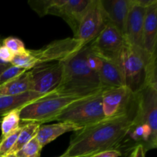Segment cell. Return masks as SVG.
I'll return each mask as SVG.
<instances>
[{
  "label": "cell",
  "instance_id": "f1b7e54d",
  "mask_svg": "<svg viewBox=\"0 0 157 157\" xmlns=\"http://www.w3.org/2000/svg\"><path fill=\"white\" fill-rule=\"evenodd\" d=\"M130 157H145L146 152L142 145H136L130 153Z\"/></svg>",
  "mask_w": 157,
  "mask_h": 157
},
{
  "label": "cell",
  "instance_id": "f546056e",
  "mask_svg": "<svg viewBox=\"0 0 157 157\" xmlns=\"http://www.w3.org/2000/svg\"><path fill=\"white\" fill-rule=\"evenodd\" d=\"M9 65H10V64H6V65H0V74H1L2 72L3 71L5 70V69L7 68V67H9Z\"/></svg>",
  "mask_w": 157,
  "mask_h": 157
},
{
  "label": "cell",
  "instance_id": "4dcf8cb0",
  "mask_svg": "<svg viewBox=\"0 0 157 157\" xmlns=\"http://www.w3.org/2000/svg\"><path fill=\"white\" fill-rule=\"evenodd\" d=\"M1 157H16L15 155H6V156H1Z\"/></svg>",
  "mask_w": 157,
  "mask_h": 157
},
{
  "label": "cell",
  "instance_id": "52a82bcc",
  "mask_svg": "<svg viewBox=\"0 0 157 157\" xmlns=\"http://www.w3.org/2000/svg\"><path fill=\"white\" fill-rule=\"evenodd\" d=\"M85 44L77 38H67L56 40L44 48L37 50H29L33 67L44 63L58 62L66 59L81 50Z\"/></svg>",
  "mask_w": 157,
  "mask_h": 157
},
{
  "label": "cell",
  "instance_id": "d4e9b609",
  "mask_svg": "<svg viewBox=\"0 0 157 157\" xmlns=\"http://www.w3.org/2000/svg\"><path fill=\"white\" fill-rule=\"evenodd\" d=\"M2 44L12 51L15 55L22 54L27 51L22 41L15 37H8L2 40Z\"/></svg>",
  "mask_w": 157,
  "mask_h": 157
},
{
  "label": "cell",
  "instance_id": "ffe728a7",
  "mask_svg": "<svg viewBox=\"0 0 157 157\" xmlns=\"http://www.w3.org/2000/svg\"><path fill=\"white\" fill-rule=\"evenodd\" d=\"M21 130L18 136L15 145L12 147V150L8 155H15L18 151H19L24 146L30 142L33 138L35 137L38 132L40 124H28L25 125L21 126Z\"/></svg>",
  "mask_w": 157,
  "mask_h": 157
},
{
  "label": "cell",
  "instance_id": "4316f807",
  "mask_svg": "<svg viewBox=\"0 0 157 157\" xmlns=\"http://www.w3.org/2000/svg\"><path fill=\"white\" fill-rule=\"evenodd\" d=\"M15 54L3 44L0 45V59L6 64H10L13 59Z\"/></svg>",
  "mask_w": 157,
  "mask_h": 157
},
{
  "label": "cell",
  "instance_id": "277c9868",
  "mask_svg": "<svg viewBox=\"0 0 157 157\" xmlns=\"http://www.w3.org/2000/svg\"><path fill=\"white\" fill-rule=\"evenodd\" d=\"M85 97L58 95L54 92L20 109V125L55 121V119L75 101Z\"/></svg>",
  "mask_w": 157,
  "mask_h": 157
},
{
  "label": "cell",
  "instance_id": "5bb4252c",
  "mask_svg": "<svg viewBox=\"0 0 157 157\" xmlns=\"http://www.w3.org/2000/svg\"><path fill=\"white\" fill-rule=\"evenodd\" d=\"M101 3L107 22L113 25L125 36L130 0H101Z\"/></svg>",
  "mask_w": 157,
  "mask_h": 157
},
{
  "label": "cell",
  "instance_id": "8992f818",
  "mask_svg": "<svg viewBox=\"0 0 157 157\" xmlns=\"http://www.w3.org/2000/svg\"><path fill=\"white\" fill-rule=\"evenodd\" d=\"M125 44L124 35L113 25L107 22L99 35L89 43V48L101 59L118 64Z\"/></svg>",
  "mask_w": 157,
  "mask_h": 157
},
{
  "label": "cell",
  "instance_id": "5b68a950",
  "mask_svg": "<svg viewBox=\"0 0 157 157\" xmlns=\"http://www.w3.org/2000/svg\"><path fill=\"white\" fill-rule=\"evenodd\" d=\"M103 90L104 89L71 104L55 121L70 123L81 129L102 121L105 119L102 108Z\"/></svg>",
  "mask_w": 157,
  "mask_h": 157
},
{
  "label": "cell",
  "instance_id": "484cf974",
  "mask_svg": "<svg viewBox=\"0 0 157 157\" xmlns=\"http://www.w3.org/2000/svg\"><path fill=\"white\" fill-rule=\"evenodd\" d=\"M25 71V70L20 67H15V66L9 65L6 69H5L1 74H0V86L6 83L7 81H10L12 78L18 76L21 73Z\"/></svg>",
  "mask_w": 157,
  "mask_h": 157
},
{
  "label": "cell",
  "instance_id": "3957f363",
  "mask_svg": "<svg viewBox=\"0 0 157 157\" xmlns=\"http://www.w3.org/2000/svg\"><path fill=\"white\" fill-rule=\"evenodd\" d=\"M156 55H150L140 48L127 43L120 58L119 65L124 85L133 94L140 91L147 84L148 67Z\"/></svg>",
  "mask_w": 157,
  "mask_h": 157
},
{
  "label": "cell",
  "instance_id": "83f0119b",
  "mask_svg": "<svg viewBox=\"0 0 157 157\" xmlns=\"http://www.w3.org/2000/svg\"><path fill=\"white\" fill-rule=\"evenodd\" d=\"M121 155V152L117 150H110L97 153L93 157H120Z\"/></svg>",
  "mask_w": 157,
  "mask_h": 157
},
{
  "label": "cell",
  "instance_id": "e575fe53",
  "mask_svg": "<svg viewBox=\"0 0 157 157\" xmlns=\"http://www.w3.org/2000/svg\"><path fill=\"white\" fill-rule=\"evenodd\" d=\"M59 157H66V156H59Z\"/></svg>",
  "mask_w": 157,
  "mask_h": 157
},
{
  "label": "cell",
  "instance_id": "e0dca14e",
  "mask_svg": "<svg viewBox=\"0 0 157 157\" xmlns=\"http://www.w3.org/2000/svg\"><path fill=\"white\" fill-rule=\"evenodd\" d=\"M48 94H41L34 91H28L18 95L0 97V115L2 116L5 113L12 110L21 109V107L31 104L33 101Z\"/></svg>",
  "mask_w": 157,
  "mask_h": 157
},
{
  "label": "cell",
  "instance_id": "d6a6232c",
  "mask_svg": "<svg viewBox=\"0 0 157 157\" xmlns=\"http://www.w3.org/2000/svg\"><path fill=\"white\" fill-rule=\"evenodd\" d=\"M1 44H2V41H0V45H1Z\"/></svg>",
  "mask_w": 157,
  "mask_h": 157
},
{
  "label": "cell",
  "instance_id": "44dd1931",
  "mask_svg": "<svg viewBox=\"0 0 157 157\" xmlns=\"http://www.w3.org/2000/svg\"><path fill=\"white\" fill-rule=\"evenodd\" d=\"M20 109L12 110L2 115L1 119V139L20 128Z\"/></svg>",
  "mask_w": 157,
  "mask_h": 157
},
{
  "label": "cell",
  "instance_id": "ac0fdd59",
  "mask_svg": "<svg viewBox=\"0 0 157 157\" xmlns=\"http://www.w3.org/2000/svg\"><path fill=\"white\" fill-rule=\"evenodd\" d=\"M101 60V67L98 74L102 87L104 88H109L125 86L119 65L110 61Z\"/></svg>",
  "mask_w": 157,
  "mask_h": 157
},
{
  "label": "cell",
  "instance_id": "2e32d148",
  "mask_svg": "<svg viewBox=\"0 0 157 157\" xmlns=\"http://www.w3.org/2000/svg\"><path fill=\"white\" fill-rule=\"evenodd\" d=\"M81 128L70 123L59 122L53 124H41L38 128L35 138L42 147L69 132H75Z\"/></svg>",
  "mask_w": 157,
  "mask_h": 157
},
{
  "label": "cell",
  "instance_id": "7402d4cb",
  "mask_svg": "<svg viewBox=\"0 0 157 157\" xmlns=\"http://www.w3.org/2000/svg\"><path fill=\"white\" fill-rule=\"evenodd\" d=\"M42 148L35 137L17 152L15 156L16 157H40Z\"/></svg>",
  "mask_w": 157,
  "mask_h": 157
},
{
  "label": "cell",
  "instance_id": "30bf717a",
  "mask_svg": "<svg viewBox=\"0 0 157 157\" xmlns=\"http://www.w3.org/2000/svg\"><path fill=\"white\" fill-rule=\"evenodd\" d=\"M107 23L101 0H90L80 21L76 38L84 44L91 42Z\"/></svg>",
  "mask_w": 157,
  "mask_h": 157
},
{
  "label": "cell",
  "instance_id": "603a6c76",
  "mask_svg": "<svg viewBox=\"0 0 157 157\" xmlns=\"http://www.w3.org/2000/svg\"><path fill=\"white\" fill-rule=\"evenodd\" d=\"M21 127L16 130L15 131L12 132L9 135L6 136V137L2 138L0 140V157L6 156L12 150V147L15 145L18 136L21 132Z\"/></svg>",
  "mask_w": 157,
  "mask_h": 157
},
{
  "label": "cell",
  "instance_id": "d6986e66",
  "mask_svg": "<svg viewBox=\"0 0 157 157\" xmlns=\"http://www.w3.org/2000/svg\"><path fill=\"white\" fill-rule=\"evenodd\" d=\"M28 91H32V78L29 71H25L0 86V97L18 95Z\"/></svg>",
  "mask_w": 157,
  "mask_h": 157
},
{
  "label": "cell",
  "instance_id": "ba28073f",
  "mask_svg": "<svg viewBox=\"0 0 157 157\" xmlns=\"http://www.w3.org/2000/svg\"><path fill=\"white\" fill-rule=\"evenodd\" d=\"M136 104V94L126 86L104 89L102 108L105 119L117 117L131 111Z\"/></svg>",
  "mask_w": 157,
  "mask_h": 157
},
{
  "label": "cell",
  "instance_id": "7c38bea8",
  "mask_svg": "<svg viewBox=\"0 0 157 157\" xmlns=\"http://www.w3.org/2000/svg\"><path fill=\"white\" fill-rule=\"evenodd\" d=\"M156 0H130L125 29L127 43L143 48V34L146 11Z\"/></svg>",
  "mask_w": 157,
  "mask_h": 157
},
{
  "label": "cell",
  "instance_id": "836d02e7",
  "mask_svg": "<svg viewBox=\"0 0 157 157\" xmlns=\"http://www.w3.org/2000/svg\"><path fill=\"white\" fill-rule=\"evenodd\" d=\"M127 157H130V154H129V155H127Z\"/></svg>",
  "mask_w": 157,
  "mask_h": 157
},
{
  "label": "cell",
  "instance_id": "cb8c5ba5",
  "mask_svg": "<svg viewBox=\"0 0 157 157\" xmlns=\"http://www.w3.org/2000/svg\"><path fill=\"white\" fill-rule=\"evenodd\" d=\"M28 3L40 17H43L48 15L50 9L55 5V0H30Z\"/></svg>",
  "mask_w": 157,
  "mask_h": 157
},
{
  "label": "cell",
  "instance_id": "6da1fadb",
  "mask_svg": "<svg viewBox=\"0 0 157 157\" xmlns=\"http://www.w3.org/2000/svg\"><path fill=\"white\" fill-rule=\"evenodd\" d=\"M136 104L131 111L74 132L70 144L61 156L81 157L110 150H118L133 124Z\"/></svg>",
  "mask_w": 157,
  "mask_h": 157
},
{
  "label": "cell",
  "instance_id": "9c48e42d",
  "mask_svg": "<svg viewBox=\"0 0 157 157\" xmlns=\"http://www.w3.org/2000/svg\"><path fill=\"white\" fill-rule=\"evenodd\" d=\"M136 94L133 125H147L157 136V86L146 85Z\"/></svg>",
  "mask_w": 157,
  "mask_h": 157
},
{
  "label": "cell",
  "instance_id": "7a4b0ae2",
  "mask_svg": "<svg viewBox=\"0 0 157 157\" xmlns=\"http://www.w3.org/2000/svg\"><path fill=\"white\" fill-rule=\"evenodd\" d=\"M88 44L61 61L62 78L55 90L58 95L87 97L105 89L100 82L96 71L89 67L87 61Z\"/></svg>",
  "mask_w": 157,
  "mask_h": 157
},
{
  "label": "cell",
  "instance_id": "1f68e13d",
  "mask_svg": "<svg viewBox=\"0 0 157 157\" xmlns=\"http://www.w3.org/2000/svg\"><path fill=\"white\" fill-rule=\"evenodd\" d=\"M94 155H89V156H81V157H93Z\"/></svg>",
  "mask_w": 157,
  "mask_h": 157
},
{
  "label": "cell",
  "instance_id": "9a60e30c",
  "mask_svg": "<svg viewBox=\"0 0 157 157\" xmlns=\"http://www.w3.org/2000/svg\"><path fill=\"white\" fill-rule=\"evenodd\" d=\"M157 46V0L147 8L143 34V49L156 55Z\"/></svg>",
  "mask_w": 157,
  "mask_h": 157
},
{
  "label": "cell",
  "instance_id": "4fadbf2b",
  "mask_svg": "<svg viewBox=\"0 0 157 157\" xmlns=\"http://www.w3.org/2000/svg\"><path fill=\"white\" fill-rule=\"evenodd\" d=\"M89 2L90 0H55L48 15L62 18L69 25L76 38L80 21Z\"/></svg>",
  "mask_w": 157,
  "mask_h": 157
},
{
  "label": "cell",
  "instance_id": "8fae6325",
  "mask_svg": "<svg viewBox=\"0 0 157 157\" xmlns=\"http://www.w3.org/2000/svg\"><path fill=\"white\" fill-rule=\"evenodd\" d=\"M29 71L32 78V91L41 94L55 92L62 78L61 61L39 64Z\"/></svg>",
  "mask_w": 157,
  "mask_h": 157
}]
</instances>
